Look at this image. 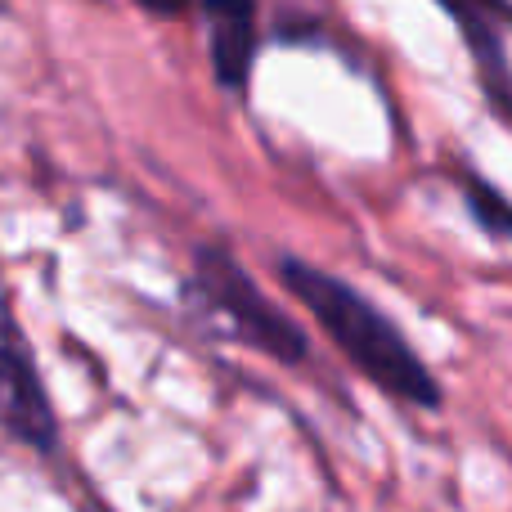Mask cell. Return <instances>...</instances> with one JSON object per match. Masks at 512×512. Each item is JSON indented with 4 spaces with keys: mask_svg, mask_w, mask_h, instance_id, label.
I'll return each mask as SVG.
<instances>
[{
    "mask_svg": "<svg viewBox=\"0 0 512 512\" xmlns=\"http://www.w3.org/2000/svg\"><path fill=\"white\" fill-rule=\"evenodd\" d=\"M436 5L459 23L463 45H468L472 63H477V77L490 108L512 126V68L504 50V36L512 27V5L508 0H436Z\"/></svg>",
    "mask_w": 512,
    "mask_h": 512,
    "instance_id": "277c9868",
    "label": "cell"
},
{
    "mask_svg": "<svg viewBox=\"0 0 512 512\" xmlns=\"http://www.w3.org/2000/svg\"><path fill=\"white\" fill-rule=\"evenodd\" d=\"M279 279L373 387L418 409L441 405V387L427 373V364L418 360V351L405 342V333L346 279H337V274L319 270L310 261H297V256H279Z\"/></svg>",
    "mask_w": 512,
    "mask_h": 512,
    "instance_id": "6da1fadb",
    "label": "cell"
},
{
    "mask_svg": "<svg viewBox=\"0 0 512 512\" xmlns=\"http://www.w3.org/2000/svg\"><path fill=\"white\" fill-rule=\"evenodd\" d=\"M463 203H468L472 221H477L490 239L512 243V203L495 185H486L481 176H463Z\"/></svg>",
    "mask_w": 512,
    "mask_h": 512,
    "instance_id": "8992f818",
    "label": "cell"
},
{
    "mask_svg": "<svg viewBox=\"0 0 512 512\" xmlns=\"http://www.w3.org/2000/svg\"><path fill=\"white\" fill-rule=\"evenodd\" d=\"M0 427L41 454L59 445V418H54L50 391L36 373L32 351L18 337H0Z\"/></svg>",
    "mask_w": 512,
    "mask_h": 512,
    "instance_id": "3957f363",
    "label": "cell"
},
{
    "mask_svg": "<svg viewBox=\"0 0 512 512\" xmlns=\"http://www.w3.org/2000/svg\"><path fill=\"white\" fill-rule=\"evenodd\" d=\"M207 18V59L221 90L239 95L252 81V63L261 50V27H256V0H198Z\"/></svg>",
    "mask_w": 512,
    "mask_h": 512,
    "instance_id": "5b68a950",
    "label": "cell"
},
{
    "mask_svg": "<svg viewBox=\"0 0 512 512\" xmlns=\"http://www.w3.org/2000/svg\"><path fill=\"white\" fill-rule=\"evenodd\" d=\"M135 5H140L144 14H153V18H180L185 9H194L198 0H135Z\"/></svg>",
    "mask_w": 512,
    "mask_h": 512,
    "instance_id": "52a82bcc",
    "label": "cell"
},
{
    "mask_svg": "<svg viewBox=\"0 0 512 512\" xmlns=\"http://www.w3.org/2000/svg\"><path fill=\"white\" fill-rule=\"evenodd\" d=\"M185 297L194 301L203 315L221 319L239 342H248L252 351L270 355L279 364H301L310 351L306 333L256 288V279L234 261L225 248L203 243L194 252V270H189Z\"/></svg>",
    "mask_w": 512,
    "mask_h": 512,
    "instance_id": "7a4b0ae2",
    "label": "cell"
}]
</instances>
